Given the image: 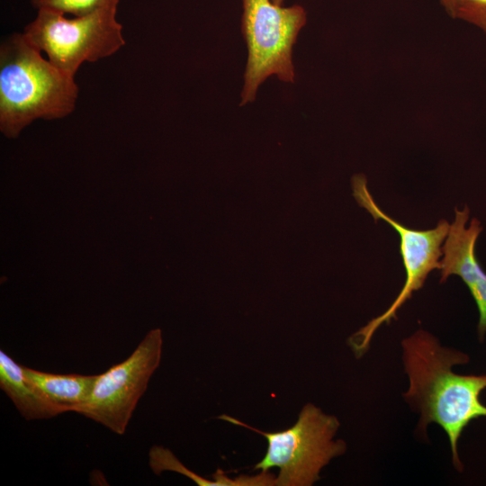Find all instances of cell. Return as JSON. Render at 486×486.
Here are the masks:
<instances>
[{"label": "cell", "mask_w": 486, "mask_h": 486, "mask_svg": "<svg viewBox=\"0 0 486 486\" xmlns=\"http://www.w3.org/2000/svg\"><path fill=\"white\" fill-rule=\"evenodd\" d=\"M401 348L409 378L403 398L420 415L418 431L426 433L430 423L439 425L448 436L453 464L462 472L457 443L472 419L486 417V406L479 399L486 388V374L454 373V365L469 362L468 355L443 346L438 338L423 329L404 338Z\"/></svg>", "instance_id": "obj_1"}, {"label": "cell", "mask_w": 486, "mask_h": 486, "mask_svg": "<svg viewBox=\"0 0 486 486\" xmlns=\"http://www.w3.org/2000/svg\"><path fill=\"white\" fill-rule=\"evenodd\" d=\"M75 77L55 67L15 32L0 45V128L9 137L38 119H60L76 108Z\"/></svg>", "instance_id": "obj_2"}, {"label": "cell", "mask_w": 486, "mask_h": 486, "mask_svg": "<svg viewBox=\"0 0 486 486\" xmlns=\"http://www.w3.org/2000/svg\"><path fill=\"white\" fill-rule=\"evenodd\" d=\"M218 418L266 437V453L254 470L279 468L275 486H311L320 479L322 468L346 450L344 440H334L340 426L338 418L312 403L305 404L296 422L282 431H262L226 414Z\"/></svg>", "instance_id": "obj_3"}, {"label": "cell", "mask_w": 486, "mask_h": 486, "mask_svg": "<svg viewBox=\"0 0 486 486\" xmlns=\"http://www.w3.org/2000/svg\"><path fill=\"white\" fill-rule=\"evenodd\" d=\"M117 8L110 4L71 18L40 9L22 33L55 67L75 77L83 63L110 57L125 45Z\"/></svg>", "instance_id": "obj_4"}, {"label": "cell", "mask_w": 486, "mask_h": 486, "mask_svg": "<svg viewBox=\"0 0 486 486\" xmlns=\"http://www.w3.org/2000/svg\"><path fill=\"white\" fill-rule=\"evenodd\" d=\"M241 31L248 47V62L241 105L255 100L258 86L270 76L294 82L292 47L307 22L298 4L283 7L272 0H242Z\"/></svg>", "instance_id": "obj_5"}, {"label": "cell", "mask_w": 486, "mask_h": 486, "mask_svg": "<svg viewBox=\"0 0 486 486\" xmlns=\"http://www.w3.org/2000/svg\"><path fill=\"white\" fill-rule=\"evenodd\" d=\"M352 190L358 204L368 211L375 220H383L398 232L406 274L404 285L391 306L349 338L348 344L354 354L356 357H361L367 351L376 329L396 317L397 310L412 293L423 287L432 270L440 269L442 244L447 236L450 224L447 220H441L434 229L417 230L399 223L376 204L368 190L367 179L362 174L353 176Z\"/></svg>", "instance_id": "obj_6"}, {"label": "cell", "mask_w": 486, "mask_h": 486, "mask_svg": "<svg viewBox=\"0 0 486 486\" xmlns=\"http://www.w3.org/2000/svg\"><path fill=\"white\" fill-rule=\"evenodd\" d=\"M162 348V331L148 332L125 360L98 374L91 395L76 413L123 435L160 364Z\"/></svg>", "instance_id": "obj_7"}, {"label": "cell", "mask_w": 486, "mask_h": 486, "mask_svg": "<svg viewBox=\"0 0 486 486\" xmlns=\"http://www.w3.org/2000/svg\"><path fill=\"white\" fill-rule=\"evenodd\" d=\"M454 220L449 226L442 246L440 282L455 274L462 278L472 295L479 310L478 334L483 340L486 333V274L476 256V242L482 231L480 221L473 218L469 225L470 211L467 206L454 210Z\"/></svg>", "instance_id": "obj_8"}, {"label": "cell", "mask_w": 486, "mask_h": 486, "mask_svg": "<svg viewBox=\"0 0 486 486\" xmlns=\"http://www.w3.org/2000/svg\"><path fill=\"white\" fill-rule=\"evenodd\" d=\"M0 388L26 420L51 418L64 411L25 375L23 366L0 350Z\"/></svg>", "instance_id": "obj_9"}, {"label": "cell", "mask_w": 486, "mask_h": 486, "mask_svg": "<svg viewBox=\"0 0 486 486\" xmlns=\"http://www.w3.org/2000/svg\"><path fill=\"white\" fill-rule=\"evenodd\" d=\"M26 377L64 412H76L87 401L98 374H59L23 366Z\"/></svg>", "instance_id": "obj_10"}, {"label": "cell", "mask_w": 486, "mask_h": 486, "mask_svg": "<svg viewBox=\"0 0 486 486\" xmlns=\"http://www.w3.org/2000/svg\"><path fill=\"white\" fill-rule=\"evenodd\" d=\"M149 466L157 475L163 471H173L181 473L198 485L217 486L215 480H208L199 476L186 468L169 450L163 446H153L149 451Z\"/></svg>", "instance_id": "obj_11"}, {"label": "cell", "mask_w": 486, "mask_h": 486, "mask_svg": "<svg viewBox=\"0 0 486 486\" xmlns=\"http://www.w3.org/2000/svg\"><path fill=\"white\" fill-rule=\"evenodd\" d=\"M31 3L37 10L81 16L110 4H119V0H31Z\"/></svg>", "instance_id": "obj_12"}, {"label": "cell", "mask_w": 486, "mask_h": 486, "mask_svg": "<svg viewBox=\"0 0 486 486\" xmlns=\"http://www.w3.org/2000/svg\"><path fill=\"white\" fill-rule=\"evenodd\" d=\"M454 19L472 24L486 33V0H463Z\"/></svg>", "instance_id": "obj_13"}, {"label": "cell", "mask_w": 486, "mask_h": 486, "mask_svg": "<svg viewBox=\"0 0 486 486\" xmlns=\"http://www.w3.org/2000/svg\"><path fill=\"white\" fill-rule=\"evenodd\" d=\"M443 6L445 11L452 17L454 18L456 12L463 2V0H437Z\"/></svg>", "instance_id": "obj_14"}, {"label": "cell", "mask_w": 486, "mask_h": 486, "mask_svg": "<svg viewBox=\"0 0 486 486\" xmlns=\"http://www.w3.org/2000/svg\"><path fill=\"white\" fill-rule=\"evenodd\" d=\"M274 4L282 5L284 0H272Z\"/></svg>", "instance_id": "obj_15"}]
</instances>
